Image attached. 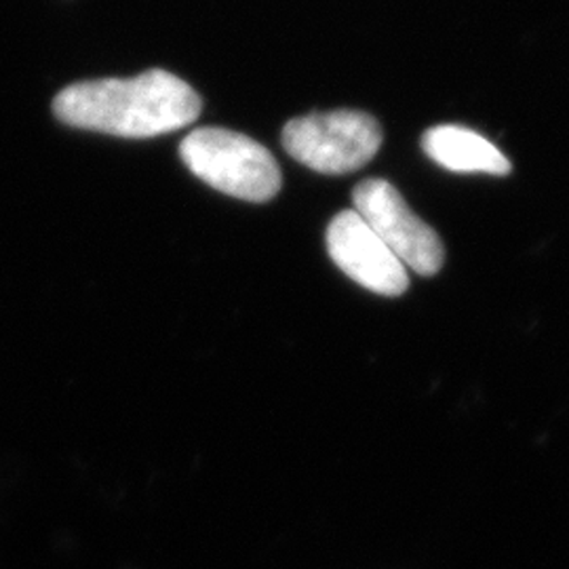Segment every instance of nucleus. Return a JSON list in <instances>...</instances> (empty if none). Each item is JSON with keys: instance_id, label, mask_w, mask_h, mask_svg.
I'll return each mask as SVG.
<instances>
[{"instance_id": "obj_1", "label": "nucleus", "mask_w": 569, "mask_h": 569, "mask_svg": "<svg viewBox=\"0 0 569 569\" xmlns=\"http://www.w3.org/2000/svg\"><path fill=\"white\" fill-rule=\"evenodd\" d=\"M61 122L119 138H154L178 131L201 114L199 93L167 70L136 79H100L70 84L53 100Z\"/></svg>"}, {"instance_id": "obj_2", "label": "nucleus", "mask_w": 569, "mask_h": 569, "mask_svg": "<svg viewBox=\"0 0 569 569\" xmlns=\"http://www.w3.org/2000/svg\"><path fill=\"white\" fill-rule=\"evenodd\" d=\"M183 164L228 197L266 203L281 188V169L264 146L243 133L203 127L180 143Z\"/></svg>"}, {"instance_id": "obj_3", "label": "nucleus", "mask_w": 569, "mask_h": 569, "mask_svg": "<svg viewBox=\"0 0 569 569\" xmlns=\"http://www.w3.org/2000/svg\"><path fill=\"white\" fill-rule=\"evenodd\" d=\"M283 148L312 171L342 176L366 167L382 146L380 122L361 110L315 112L287 122Z\"/></svg>"}, {"instance_id": "obj_4", "label": "nucleus", "mask_w": 569, "mask_h": 569, "mask_svg": "<svg viewBox=\"0 0 569 569\" xmlns=\"http://www.w3.org/2000/svg\"><path fill=\"white\" fill-rule=\"evenodd\" d=\"M352 203L355 211L401 260V264L422 277H432L441 270L446 249L439 234L409 209L392 183L376 178L357 183Z\"/></svg>"}, {"instance_id": "obj_5", "label": "nucleus", "mask_w": 569, "mask_h": 569, "mask_svg": "<svg viewBox=\"0 0 569 569\" xmlns=\"http://www.w3.org/2000/svg\"><path fill=\"white\" fill-rule=\"evenodd\" d=\"M327 251L348 279L373 293L397 298L409 287L407 268L355 211H340L327 226Z\"/></svg>"}, {"instance_id": "obj_6", "label": "nucleus", "mask_w": 569, "mask_h": 569, "mask_svg": "<svg viewBox=\"0 0 569 569\" xmlns=\"http://www.w3.org/2000/svg\"><path fill=\"white\" fill-rule=\"evenodd\" d=\"M428 159L453 173L509 176V159L481 133L460 124H439L422 136Z\"/></svg>"}]
</instances>
